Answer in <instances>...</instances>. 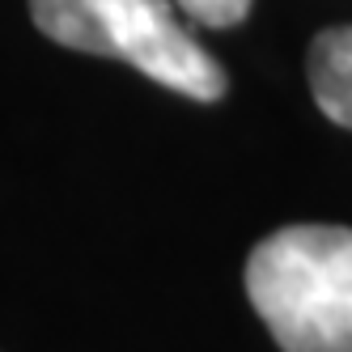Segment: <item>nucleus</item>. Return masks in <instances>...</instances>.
<instances>
[{"label":"nucleus","instance_id":"1","mask_svg":"<svg viewBox=\"0 0 352 352\" xmlns=\"http://www.w3.org/2000/svg\"><path fill=\"white\" fill-rule=\"evenodd\" d=\"M246 293L285 352H352V230L267 234L246 259Z\"/></svg>","mask_w":352,"mask_h":352},{"label":"nucleus","instance_id":"2","mask_svg":"<svg viewBox=\"0 0 352 352\" xmlns=\"http://www.w3.org/2000/svg\"><path fill=\"white\" fill-rule=\"evenodd\" d=\"M34 26L72 52L115 56L195 102L225 94L221 64L174 17L170 0H30Z\"/></svg>","mask_w":352,"mask_h":352},{"label":"nucleus","instance_id":"3","mask_svg":"<svg viewBox=\"0 0 352 352\" xmlns=\"http://www.w3.org/2000/svg\"><path fill=\"white\" fill-rule=\"evenodd\" d=\"M310 89L322 115L352 132V26L322 30L310 43Z\"/></svg>","mask_w":352,"mask_h":352},{"label":"nucleus","instance_id":"4","mask_svg":"<svg viewBox=\"0 0 352 352\" xmlns=\"http://www.w3.org/2000/svg\"><path fill=\"white\" fill-rule=\"evenodd\" d=\"M191 21L199 26H238V21L250 13V0H174Z\"/></svg>","mask_w":352,"mask_h":352}]
</instances>
